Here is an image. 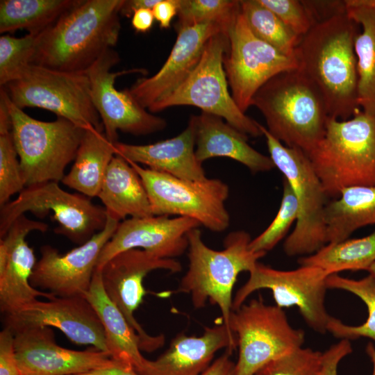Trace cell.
<instances>
[{
	"instance_id": "obj_1",
	"label": "cell",
	"mask_w": 375,
	"mask_h": 375,
	"mask_svg": "<svg viewBox=\"0 0 375 375\" xmlns=\"http://www.w3.org/2000/svg\"><path fill=\"white\" fill-rule=\"evenodd\" d=\"M358 26L345 8L314 24L295 49L297 69L321 93L328 117L339 120L360 110L354 51Z\"/></svg>"
},
{
	"instance_id": "obj_2",
	"label": "cell",
	"mask_w": 375,
	"mask_h": 375,
	"mask_svg": "<svg viewBox=\"0 0 375 375\" xmlns=\"http://www.w3.org/2000/svg\"><path fill=\"white\" fill-rule=\"evenodd\" d=\"M124 0H77L39 35L31 65L85 73L116 45Z\"/></svg>"
},
{
	"instance_id": "obj_3",
	"label": "cell",
	"mask_w": 375,
	"mask_h": 375,
	"mask_svg": "<svg viewBox=\"0 0 375 375\" xmlns=\"http://www.w3.org/2000/svg\"><path fill=\"white\" fill-rule=\"evenodd\" d=\"M251 106L261 112L273 137L306 154L325 134L329 117L325 101L315 85L297 68L269 79L256 92Z\"/></svg>"
},
{
	"instance_id": "obj_4",
	"label": "cell",
	"mask_w": 375,
	"mask_h": 375,
	"mask_svg": "<svg viewBox=\"0 0 375 375\" xmlns=\"http://www.w3.org/2000/svg\"><path fill=\"white\" fill-rule=\"evenodd\" d=\"M188 239L189 268L176 292L190 294L193 306L197 309L203 308L208 301L217 305L223 322L232 332V293L237 278L241 272L250 273L266 253L250 250L251 236L244 231L228 234L220 251L203 242L198 228L188 233Z\"/></svg>"
},
{
	"instance_id": "obj_5",
	"label": "cell",
	"mask_w": 375,
	"mask_h": 375,
	"mask_svg": "<svg viewBox=\"0 0 375 375\" xmlns=\"http://www.w3.org/2000/svg\"><path fill=\"white\" fill-rule=\"evenodd\" d=\"M328 198L342 190L375 185V115L360 110L351 118L328 117L323 138L306 154Z\"/></svg>"
},
{
	"instance_id": "obj_6",
	"label": "cell",
	"mask_w": 375,
	"mask_h": 375,
	"mask_svg": "<svg viewBox=\"0 0 375 375\" xmlns=\"http://www.w3.org/2000/svg\"><path fill=\"white\" fill-rule=\"evenodd\" d=\"M5 97L26 187L62 181L66 167L74 160L85 129L60 117L53 122L33 118L12 102L6 90Z\"/></svg>"
},
{
	"instance_id": "obj_7",
	"label": "cell",
	"mask_w": 375,
	"mask_h": 375,
	"mask_svg": "<svg viewBox=\"0 0 375 375\" xmlns=\"http://www.w3.org/2000/svg\"><path fill=\"white\" fill-rule=\"evenodd\" d=\"M269 157L292 188L299 204L293 231L285 239L283 250L288 256L311 255L326 244L325 208L328 197L308 156L273 137L260 124Z\"/></svg>"
},
{
	"instance_id": "obj_8",
	"label": "cell",
	"mask_w": 375,
	"mask_h": 375,
	"mask_svg": "<svg viewBox=\"0 0 375 375\" xmlns=\"http://www.w3.org/2000/svg\"><path fill=\"white\" fill-rule=\"evenodd\" d=\"M228 46V33H221L210 38L191 74L170 94L150 106L148 111L154 113L175 106H193L202 112L222 117L247 136H262L260 124L239 108L228 91L223 65Z\"/></svg>"
},
{
	"instance_id": "obj_9",
	"label": "cell",
	"mask_w": 375,
	"mask_h": 375,
	"mask_svg": "<svg viewBox=\"0 0 375 375\" xmlns=\"http://www.w3.org/2000/svg\"><path fill=\"white\" fill-rule=\"evenodd\" d=\"M12 102L49 110L82 128L103 129L93 104L85 73H72L30 65L20 76L3 86Z\"/></svg>"
},
{
	"instance_id": "obj_10",
	"label": "cell",
	"mask_w": 375,
	"mask_h": 375,
	"mask_svg": "<svg viewBox=\"0 0 375 375\" xmlns=\"http://www.w3.org/2000/svg\"><path fill=\"white\" fill-rule=\"evenodd\" d=\"M230 328L239 350L235 375H256L270 362L302 347L305 341L304 331L290 325L283 309L266 304L261 296L233 311Z\"/></svg>"
},
{
	"instance_id": "obj_11",
	"label": "cell",
	"mask_w": 375,
	"mask_h": 375,
	"mask_svg": "<svg viewBox=\"0 0 375 375\" xmlns=\"http://www.w3.org/2000/svg\"><path fill=\"white\" fill-rule=\"evenodd\" d=\"M128 162L147 190L153 215L189 217L213 232L228 227L225 201L229 189L220 179L185 180Z\"/></svg>"
},
{
	"instance_id": "obj_12",
	"label": "cell",
	"mask_w": 375,
	"mask_h": 375,
	"mask_svg": "<svg viewBox=\"0 0 375 375\" xmlns=\"http://www.w3.org/2000/svg\"><path fill=\"white\" fill-rule=\"evenodd\" d=\"M31 212L39 217L53 213L58 234L82 244L101 231L107 221L104 208L90 199L62 190L58 182L50 181L26 187L13 201L1 207L0 238L19 216Z\"/></svg>"
},
{
	"instance_id": "obj_13",
	"label": "cell",
	"mask_w": 375,
	"mask_h": 375,
	"mask_svg": "<svg viewBox=\"0 0 375 375\" xmlns=\"http://www.w3.org/2000/svg\"><path fill=\"white\" fill-rule=\"evenodd\" d=\"M223 65L231 95L245 113L256 92L276 74L297 69L295 56L286 55L251 31L241 10L231 24Z\"/></svg>"
},
{
	"instance_id": "obj_14",
	"label": "cell",
	"mask_w": 375,
	"mask_h": 375,
	"mask_svg": "<svg viewBox=\"0 0 375 375\" xmlns=\"http://www.w3.org/2000/svg\"><path fill=\"white\" fill-rule=\"evenodd\" d=\"M329 274L319 267L301 266L293 270L276 269L257 262L247 281L238 290L233 300V310H238L253 292L268 289L276 306H296L307 324L324 333L331 316L325 308V294Z\"/></svg>"
},
{
	"instance_id": "obj_15",
	"label": "cell",
	"mask_w": 375,
	"mask_h": 375,
	"mask_svg": "<svg viewBox=\"0 0 375 375\" xmlns=\"http://www.w3.org/2000/svg\"><path fill=\"white\" fill-rule=\"evenodd\" d=\"M119 56L113 48L107 50L85 72L90 83V94L103 127L106 138L117 142L118 131L133 135H145L163 130L167 122L143 108L129 93L128 89L115 88L117 77L129 73H142L144 69H134L112 72Z\"/></svg>"
},
{
	"instance_id": "obj_16",
	"label": "cell",
	"mask_w": 375,
	"mask_h": 375,
	"mask_svg": "<svg viewBox=\"0 0 375 375\" xmlns=\"http://www.w3.org/2000/svg\"><path fill=\"white\" fill-rule=\"evenodd\" d=\"M181 269V263L174 258H161L140 249L120 252L98 269L106 294L138 335L141 351H156L165 342L163 335L148 334L134 316L147 294L143 285L144 278L156 269L177 273Z\"/></svg>"
},
{
	"instance_id": "obj_17",
	"label": "cell",
	"mask_w": 375,
	"mask_h": 375,
	"mask_svg": "<svg viewBox=\"0 0 375 375\" xmlns=\"http://www.w3.org/2000/svg\"><path fill=\"white\" fill-rule=\"evenodd\" d=\"M120 222L107 215L104 228L85 243L66 253L44 245L30 279L31 285L56 297L85 296L100 254Z\"/></svg>"
},
{
	"instance_id": "obj_18",
	"label": "cell",
	"mask_w": 375,
	"mask_h": 375,
	"mask_svg": "<svg viewBox=\"0 0 375 375\" xmlns=\"http://www.w3.org/2000/svg\"><path fill=\"white\" fill-rule=\"evenodd\" d=\"M4 325L12 332L37 326L55 327L75 344L107 351L103 324L83 296L38 299L17 312L6 315Z\"/></svg>"
},
{
	"instance_id": "obj_19",
	"label": "cell",
	"mask_w": 375,
	"mask_h": 375,
	"mask_svg": "<svg viewBox=\"0 0 375 375\" xmlns=\"http://www.w3.org/2000/svg\"><path fill=\"white\" fill-rule=\"evenodd\" d=\"M47 229L46 223L22 215L0 239V310L4 316L18 312L38 297H56L33 288L30 282L37 261L26 238L31 231Z\"/></svg>"
},
{
	"instance_id": "obj_20",
	"label": "cell",
	"mask_w": 375,
	"mask_h": 375,
	"mask_svg": "<svg viewBox=\"0 0 375 375\" xmlns=\"http://www.w3.org/2000/svg\"><path fill=\"white\" fill-rule=\"evenodd\" d=\"M20 375H78L110 364L107 351L91 347L76 351L59 346L50 327L13 332Z\"/></svg>"
},
{
	"instance_id": "obj_21",
	"label": "cell",
	"mask_w": 375,
	"mask_h": 375,
	"mask_svg": "<svg viewBox=\"0 0 375 375\" xmlns=\"http://www.w3.org/2000/svg\"><path fill=\"white\" fill-rule=\"evenodd\" d=\"M201 224L185 217L149 216L119 222L103 247L97 269H101L117 253L131 249L144 250L161 258H174L188 249V234Z\"/></svg>"
},
{
	"instance_id": "obj_22",
	"label": "cell",
	"mask_w": 375,
	"mask_h": 375,
	"mask_svg": "<svg viewBox=\"0 0 375 375\" xmlns=\"http://www.w3.org/2000/svg\"><path fill=\"white\" fill-rule=\"evenodd\" d=\"M230 28L210 22L177 31L176 40L162 66L154 75L138 78L128 89L145 109L164 99L181 85L194 71L208 40L216 34L228 33Z\"/></svg>"
},
{
	"instance_id": "obj_23",
	"label": "cell",
	"mask_w": 375,
	"mask_h": 375,
	"mask_svg": "<svg viewBox=\"0 0 375 375\" xmlns=\"http://www.w3.org/2000/svg\"><path fill=\"white\" fill-rule=\"evenodd\" d=\"M237 347L235 335L224 322L206 327L200 336L180 333L157 359L149 360L144 375H200L218 351L233 352Z\"/></svg>"
},
{
	"instance_id": "obj_24",
	"label": "cell",
	"mask_w": 375,
	"mask_h": 375,
	"mask_svg": "<svg viewBox=\"0 0 375 375\" xmlns=\"http://www.w3.org/2000/svg\"><path fill=\"white\" fill-rule=\"evenodd\" d=\"M195 138V155L203 163L214 157H227L246 166L252 173L272 170L275 165L267 156L251 147L247 135L239 131L217 115L201 112L192 115Z\"/></svg>"
},
{
	"instance_id": "obj_25",
	"label": "cell",
	"mask_w": 375,
	"mask_h": 375,
	"mask_svg": "<svg viewBox=\"0 0 375 375\" xmlns=\"http://www.w3.org/2000/svg\"><path fill=\"white\" fill-rule=\"evenodd\" d=\"M115 155L128 162L147 165L149 169L189 181L208 178L195 155V138L192 125L179 135L149 144L114 143Z\"/></svg>"
},
{
	"instance_id": "obj_26",
	"label": "cell",
	"mask_w": 375,
	"mask_h": 375,
	"mask_svg": "<svg viewBox=\"0 0 375 375\" xmlns=\"http://www.w3.org/2000/svg\"><path fill=\"white\" fill-rule=\"evenodd\" d=\"M84 297L101 319L106 335L107 351L111 358L130 365L138 374L144 375L149 360L141 353L138 335L106 294L99 269H96L90 289Z\"/></svg>"
},
{
	"instance_id": "obj_27",
	"label": "cell",
	"mask_w": 375,
	"mask_h": 375,
	"mask_svg": "<svg viewBox=\"0 0 375 375\" xmlns=\"http://www.w3.org/2000/svg\"><path fill=\"white\" fill-rule=\"evenodd\" d=\"M97 197L107 215L119 222L127 216L141 218L153 215L140 177L121 156L115 155L112 159Z\"/></svg>"
},
{
	"instance_id": "obj_28",
	"label": "cell",
	"mask_w": 375,
	"mask_h": 375,
	"mask_svg": "<svg viewBox=\"0 0 375 375\" xmlns=\"http://www.w3.org/2000/svg\"><path fill=\"white\" fill-rule=\"evenodd\" d=\"M115 153L114 143L103 129L85 128L74 164L62 183L85 197H97Z\"/></svg>"
},
{
	"instance_id": "obj_29",
	"label": "cell",
	"mask_w": 375,
	"mask_h": 375,
	"mask_svg": "<svg viewBox=\"0 0 375 375\" xmlns=\"http://www.w3.org/2000/svg\"><path fill=\"white\" fill-rule=\"evenodd\" d=\"M347 15L361 26L354 40L358 75V103L375 115V0L344 1Z\"/></svg>"
},
{
	"instance_id": "obj_30",
	"label": "cell",
	"mask_w": 375,
	"mask_h": 375,
	"mask_svg": "<svg viewBox=\"0 0 375 375\" xmlns=\"http://www.w3.org/2000/svg\"><path fill=\"white\" fill-rule=\"evenodd\" d=\"M326 244L345 240L357 229L375 224V185L344 188L324 212Z\"/></svg>"
},
{
	"instance_id": "obj_31",
	"label": "cell",
	"mask_w": 375,
	"mask_h": 375,
	"mask_svg": "<svg viewBox=\"0 0 375 375\" xmlns=\"http://www.w3.org/2000/svg\"><path fill=\"white\" fill-rule=\"evenodd\" d=\"M77 0H1L0 33H41Z\"/></svg>"
},
{
	"instance_id": "obj_32",
	"label": "cell",
	"mask_w": 375,
	"mask_h": 375,
	"mask_svg": "<svg viewBox=\"0 0 375 375\" xmlns=\"http://www.w3.org/2000/svg\"><path fill=\"white\" fill-rule=\"evenodd\" d=\"M301 266L322 269L329 275L346 270H367L375 262V231L357 239L327 243L317 252L298 260Z\"/></svg>"
},
{
	"instance_id": "obj_33",
	"label": "cell",
	"mask_w": 375,
	"mask_h": 375,
	"mask_svg": "<svg viewBox=\"0 0 375 375\" xmlns=\"http://www.w3.org/2000/svg\"><path fill=\"white\" fill-rule=\"evenodd\" d=\"M326 285L328 289L346 290L356 295L366 304L368 310L367 319L360 326L347 325L332 317L327 331L340 340L365 337L375 341V277L369 274L360 280H353L333 274L327 277Z\"/></svg>"
},
{
	"instance_id": "obj_34",
	"label": "cell",
	"mask_w": 375,
	"mask_h": 375,
	"mask_svg": "<svg viewBox=\"0 0 375 375\" xmlns=\"http://www.w3.org/2000/svg\"><path fill=\"white\" fill-rule=\"evenodd\" d=\"M240 10L253 34L258 38L291 56L301 37L292 32L258 0L240 1Z\"/></svg>"
},
{
	"instance_id": "obj_35",
	"label": "cell",
	"mask_w": 375,
	"mask_h": 375,
	"mask_svg": "<svg viewBox=\"0 0 375 375\" xmlns=\"http://www.w3.org/2000/svg\"><path fill=\"white\" fill-rule=\"evenodd\" d=\"M240 11V1L179 0L175 30L210 22L230 28Z\"/></svg>"
},
{
	"instance_id": "obj_36",
	"label": "cell",
	"mask_w": 375,
	"mask_h": 375,
	"mask_svg": "<svg viewBox=\"0 0 375 375\" xmlns=\"http://www.w3.org/2000/svg\"><path fill=\"white\" fill-rule=\"evenodd\" d=\"M11 119L8 114L0 115V206L20 193L25 188L19 159L11 133Z\"/></svg>"
},
{
	"instance_id": "obj_37",
	"label": "cell",
	"mask_w": 375,
	"mask_h": 375,
	"mask_svg": "<svg viewBox=\"0 0 375 375\" xmlns=\"http://www.w3.org/2000/svg\"><path fill=\"white\" fill-rule=\"evenodd\" d=\"M40 33H28L16 38L8 34L0 37V85L17 79L31 65Z\"/></svg>"
},
{
	"instance_id": "obj_38",
	"label": "cell",
	"mask_w": 375,
	"mask_h": 375,
	"mask_svg": "<svg viewBox=\"0 0 375 375\" xmlns=\"http://www.w3.org/2000/svg\"><path fill=\"white\" fill-rule=\"evenodd\" d=\"M283 196L278 211L269 226L258 236L251 240L249 249L254 252H265L272 250L287 234L292 223L299 215L297 198L283 178Z\"/></svg>"
},
{
	"instance_id": "obj_39",
	"label": "cell",
	"mask_w": 375,
	"mask_h": 375,
	"mask_svg": "<svg viewBox=\"0 0 375 375\" xmlns=\"http://www.w3.org/2000/svg\"><path fill=\"white\" fill-rule=\"evenodd\" d=\"M322 353L299 348L260 369L256 375H319Z\"/></svg>"
},
{
	"instance_id": "obj_40",
	"label": "cell",
	"mask_w": 375,
	"mask_h": 375,
	"mask_svg": "<svg viewBox=\"0 0 375 375\" xmlns=\"http://www.w3.org/2000/svg\"><path fill=\"white\" fill-rule=\"evenodd\" d=\"M272 11L292 32L304 35L313 26V19L303 3L298 0H258Z\"/></svg>"
},
{
	"instance_id": "obj_41",
	"label": "cell",
	"mask_w": 375,
	"mask_h": 375,
	"mask_svg": "<svg viewBox=\"0 0 375 375\" xmlns=\"http://www.w3.org/2000/svg\"><path fill=\"white\" fill-rule=\"evenodd\" d=\"M0 375H20L15 346V335L8 328L0 332Z\"/></svg>"
},
{
	"instance_id": "obj_42",
	"label": "cell",
	"mask_w": 375,
	"mask_h": 375,
	"mask_svg": "<svg viewBox=\"0 0 375 375\" xmlns=\"http://www.w3.org/2000/svg\"><path fill=\"white\" fill-rule=\"evenodd\" d=\"M352 351L351 342L348 340H340L322 353L319 375H338L340 361Z\"/></svg>"
},
{
	"instance_id": "obj_43",
	"label": "cell",
	"mask_w": 375,
	"mask_h": 375,
	"mask_svg": "<svg viewBox=\"0 0 375 375\" xmlns=\"http://www.w3.org/2000/svg\"><path fill=\"white\" fill-rule=\"evenodd\" d=\"M179 0H158L152 8L155 19L160 28H168L173 18L178 15Z\"/></svg>"
},
{
	"instance_id": "obj_44",
	"label": "cell",
	"mask_w": 375,
	"mask_h": 375,
	"mask_svg": "<svg viewBox=\"0 0 375 375\" xmlns=\"http://www.w3.org/2000/svg\"><path fill=\"white\" fill-rule=\"evenodd\" d=\"M231 354L226 350L200 375H235V363L231 359Z\"/></svg>"
},
{
	"instance_id": "obj_45",
	"label": "cell",
	"mask_w": 375,
	"mask_h": 375,
	"mask_svg": "<svg viewBox=\"0 0 375 375\" xmlns=\"http://www.w3.org/2000/svg\"><path fill=\"white\" fill-rule=\"evenodd\" d=\"M78 375H140L130 365L113 360L100 368H97Z\"/></svg>"
},
{
	"instance_id": "obj_46",
	"label": "cell",
	"mask_w": 375,
	"mask_h": 375,
	"mask_svg": "<svg viewBox=\"0 0 375 375\" xmlns=\"http://www.w3.org/2000/svg\"><path fill=\"white\" fill-rule=\"evenodd\" d=\"M154 20L152 9L141 8L133 12L131 24L136 32L146 33L151 28Z\"/></svg>"
},
{
	"instance_id": "obj_47",
	"label": "cell",
	"mask_w": 375,
	"mask_h": 375,
	"mask_svg": "<svg viewBox=\"0 0 375 375\" xmlns=\"http://www.w3.org/2000/svg\"><path fill=\"white\" fill-rule=\"evenodd\" d=\"M158 0H124L120 15L131 18L133 12L141 8L152 9Z\"/></svg>"
},
{
	"instance_id": "obj_48",
	"label": "cell",
	"mask_w": 375,
	"mask_h": 375,
	"mask_svg": "<svg viewBox=\"0 0 375 375\" xmlns=\"http://www.w3.org/2000/svg\"><path fill=\"white\" fill-rule=\"evenodd\" d=\"M366 352L373 364V371L372 375H375V347L372 343H369L366 347Z\"/></svg>"
},
{
	"instance_id": "obj_49",
	"label": "cell",
	"mask_w": 375,
	"mask_h": 375,
	"mask_svg": "<svg viewBox=\"0 0 375 375\" xmlns=\"http://www.w3.org/2000/svg\"><path fill=\"white\" fill-rule=\"evenodd\" d=\"M367 272H369V274L374 276L375 277V262H374L369 268L367 269Z\"/></svg>"
}]
</instances>
